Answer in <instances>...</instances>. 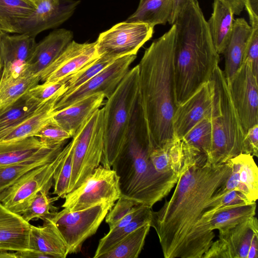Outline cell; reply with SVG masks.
Listing matches in <instances>:
<instances>
[{"instance_id":"6da1fadb","label":"cell","mask_w":258,"mask_h":258,"mask_svg":"<svg viewBox=\"0 0 258 258\" xmlns=\"http://www.w3.org/2000/svg\"><path fill=\"white\" fill-rule=\"evenodd\" d=\"M229 163H196L179 177L171 198L152 212L151 227L165 258H203L215 236L204 217L206 204L228 178Z\"/></svg>"},{"instance_id":"7a4b0ae2","label":"cell","mask_w":258,"mask_h":258,"mask_svg":"<svg viewBox=\"0 0 258 258\" xmlns=\"http://www.w3.org/2000/svg\"><path fill=\"white\" fill-rule=\"evenodd\" d=\"M175 24L148 47L139 66V104L148 145L160 147L174 138Z\"/></svg>"},{"instance_id":"3957f363","label":"cell","mask_w":258,"mask_h":258,"mask_svg":"<svg viewBox=\"0 0 258 258\" xmlns=\"http://www.w3.org/2000/svg\"><path fill=\"white\" fill-rule=\"evenodd\" d=\"M174 24L176 27L174 93L177 107L211 80L220 57L197 0L182 10Z\"/></svg>"},{"instance_id":"277c9868","label":"cell","mask_w":258,"mask_h":258,"mask_svg":"<svg viewBox=\"0 0 258 258\" xmlns=\"http://www.w3.org/2000/svg\"><path fill=\"white\" fill-rule=\"evenodd\" d=\"M138 125L132 131L111 168L119 177L121 195L152 208L174 186L155 169L149 156L146 135L138 133Z\"/></svg>"},{"instance_id":"5b68a950","label":"cell","mask_w":258,"mask_h":258,"mask_svg":"<svg viewBox=\"0 0 258 258\" xmlns=\"http://www.w3.org/2000/svg\"><path fill=\"white\" fill-rule=\"evenodd\" d=\"M104 147L101 165L111 168L141 116L139 104V66L129 70L102 107Z\"/></svg>"},{"instance_id":"8992f818","label":"cell","mask_w":258,"mask_h":258,"mask_svg":"<svg viewBox=\"0 0 258 258\" xmlns=\"http://www.w3.org/2000/svg\"><path fill=\"white\" fill-rule=\"evenodd\" d=\"M211 79L214 94L211 115L212 145L207 164L219 165L242 153L245 133L223 71L218 65Z\"/></svg>"},{"instance_id":"52a82bcc","label":"cell","mask_w":258,"mask_h":258,"mask_svg":"<svg viewBox=\"0 0 258 258\" xmlns=\"http://www.w3.org/2000/svg\"><path fill=\"white\" fill-rule=\"evenodd\" d=\"M72 140V171L68 194L79 186L101 164L104 147L102 108L85 121Z\"/></svg>"},{"instance_id":"ba28073f","label":"cell","mask_w":258,"mask_h":258,"mask_svg":"<svg viewBox=\"0 0 258 258\" xmlns=\"http://www.w3.org/2000/svg\"><path fill=\"white\" fill-rule=\"evenodd\" d=\"M114 204L102 202L74 211L63 208L48 218L64 239L69 254L81 251L85 241L96 233Z\"/></svg>"},{"instance_id":"9c48e42d","label":"cell","mask_w":258,"mask_h":258,"mask_svg":"<svg viewBox=\"0 0 258 258\" xmlns=\"http://www.w3.org/2000/svg\"><path fill=\"white\" fill-rule=\"evenodd\" d=\"M121 196L119 177L112 168L100 165L79 186L69 192L61 205L71 211L102 202L114 203Z\"/></svg>"},{"instance_id":"30bf717a","label":"cell","mask_w":258,"mask_h":258,"mask_svg":"<svg viewBox=\"0 0 258 258\" xmlns=\"http://www.w3.org/2000/svg\"><path fill=\"white\" fill-rule=\"evenodd\" d=\"M64 151L63 147L51 161L29 170L1 192L0 203L9 210L20 215L39 191L53 186V174Z\"/></svg>"},{"instance_id":"8fae6325","label":"cell","mask_w":258,"mask_h":258,"mask_svg":"<svg viewBox=\"0 0 258 258\" xmlns=\"http://www.w3.org/2000/svg\"><path fill=\"white\" fill-rule=\"evenodd\" d=\"M203 258H257L258 221L250 217L234 227L220 230Z\"/></svg>"},{"instance_id":"7c38bea8","label":"cell","mask_w":258,"mask_h":258,"mask_svg":"<svg viewBox=\"0 0 258 258\" xmlns=\"http://www.w3.org/2000/svg\"><path fill=\"white\" fill-rule=\"evenodd\" d=\"M154 27L142 22L124 21L101 33L95 41L98 55L117 58L137 55L154 33Z\"/></svg>"},{"instance_id":"4fadbf2b","label":"cell","mask_w":258,"mask_h":258,"mask_svg":"<svg viewBox=\"0 0 258 258\" xmlns=\"http://www.w3.org/2000/svg\"><path fill=\"white\" fill-rule=\"evenodd\" d=\"M136 57L137 55H127L117 58L79 88L68 95L61 96L54 111L66 108L81 99L98 93H103L105 98H108L128 72Z\"/></svg>"},{"instance_id":"5bb4252c","label":"cell","mask_w":258,"mask_h":258,"mask_svg":"<svg viewBox=\"0 0 258 258\" xmlns=\"http://www.w3.org/2000/svg\"><path fill=\"white\" fill-rule=\"evenodd\" d=\"M232 99L245 133L258 124V79L245 60L229 82Z\"/></svg>"},{"instance_id":"9a60e30c","label":"cell","mask_w":258,"mask_h":258,"mask_svg":"<svg viewBox=\"0 0 258 258\" xmlns=\"http://www.w3.org/2000/svg\"><path fill=\"white\" fill-rule=\"evenodd\" d=\"M214 94L211 79L177 106L172 121L174 138L181 140L199 122L211 116Z\"/></svg>"},{"instance_id":"2e32d148","label":"cell","mask_w":258,"mask_h":258,"mask_svg":"<svg viewBox=\"0 0 258 258\" xmlns=\"http://www.w3.org/2000/svg\"><path fill=\"white\" fill-rule=\"evenodd\" d=\"M96 42L80 43L72 40L40 75L43 83L57 82L99 57Z\"/></svg>"},{"instance_id":"e0dca14e","label":"cell","mask_w":258,"mask_h":258,"mask_svg":"<svg viewBox=\"0 0 258 258\" xmlns=\"http://www.w3.org/2000/svg\"><path fill=\"white\" fill-rule=\"evenodd\" d=\"M77 0H43L36 4L34 12L21 25L18 33L36 36L40 32L58 27L74 14Z\"/></svg>"},{"instance_id":"ac0fdd59","label":"cell","mask_w":258,"mask_h":258,"mask_svg":"<svg viewBox=\"0 0 258 258\" xmlns=\"http://www.w3.org/2000/svg\"><path fill=\"white\" fill-rule=\"evenodd\" d=\"M227 162L231 168L230 174L210 200H216L230 190H237L249 203L256 202L258 198V168L253 156L242 153Z\"/></svg>"},{"instance_id":"d6986e66","label":"cell","mask_w":258,"mask_h":258,"mask_svg":"<svg viewBox=\"0 0 258 258\" xmlns=\"http://www.w3.org/2000/svg\"><path fill=\"white\" fill-rule=\"evenodd\" d=\"M35 38L26 33H3L0 43L3 65L2 79L18 77L29 73L28 63L37 43Z\"/></svg>"},{"instance_id":"ffe728a7","label":"cell","mask_w":258,"mask_h":258,"mask_svg":"<svg viewBox=\"0 0 258 258\" xmlns=\"http://www.w3.org/2000/svg\"><path fill=\"white\" fill-rule=\"evenodd\" d=\"M72 31L66 29H57L37 43L28 63V72L40 77L47 68L73 40Z\"/></svg>"},{"instance_id":"44dd1931","label":"cell","mask_w":258,"mask_h":258,"mask_svg":"<svg viewBox=\"0 0 258 258\" xmlns=\"http://www.w3.org/2000/svg\"><path fill=\"white\" fill-rule=\"evenodd\" d=\"M30 225L21 215L9 210L0 203V250L29 249Z\"/></svg>"},{"instance_id":"7402d4cb","label":"cell","mask_w":258,"mask_h":258,"mask_svg":"<svg viewBox=\"0 0 258 258\" xmlns=\"http://www.w3.org/2000/svg\"><path fill=\"white\" fill-rule=\"evenodd\" d=\"M105 98L102 93L87 96L66 108L54 111L52 120L73 137L85 121L104 105Z\"/></svg>"},{"instance_id":"603a6c76","label":"cell","mask_w":258,"mask_h":258,"mask_svg":"<svg viewBox=\"0 0 258 258\" xmlns=\"http://www.w3.org/2000/svg\"><path fill=\"white\" fill-rule=\"evenodd\" d=\"M64 92V89L60 90L43 102L34 113L23 121L0 133V142L13 141L34 136L51 120L55 104Z\"/></svg>"},{"instance_id":"cb8c5ba5","label":"cell","mask_w":258,"mask_h":258,"mask_svg":"<svg viewBox=\"0 0 258 258\" xmlns=\"http://www.w3.org/2000/svg\"><path fill=\"white\" fill-rule=\"evenodd\" d=\"M41 226L30 225L29 249L49 255L51 258H65L69 254L67 245L55 224L43 220Z\"/></svg>"},{"instance_id":"d4e9b609","label":"cell","mask_w":258,"mask_h":258,"mask_svg":"<svg viewBox=\"0 0 258 258\" xmlns=\"http://www.w3.org/2000/svg\"><path fill=\"white\" fill-rule=\"evenodd\" d=\"M252 27L243 18L234 20L232 32L223 52L225 66L223 73L227 82L230 81L241 67L244 53Z\"/></svg>"},{"instance_id":"484cf974","label":"cell","mask_w":258,"mask_h":258,"mask_svg":"<svg viewBox=\"0 0 258 258\" xmlns=\"http://www.w3.org/2000/svg\"><path fill=\"white\" fill-rule=\"evenodd\" d=\"M56 146L47 145L35 136L0 142V166L26 161L47 152Z\"/></svg>"},{"instance_id":"4316f807","label":"cell","mask_w":258,"mask_h":258,"mask_svg":"<svg viewBox=\"0 0 258 258\" xmlns=\"http://www.w3.org/2000/svg\"><path fill=\"white\" fill-rule=\"evenodd\" d=\"M232 9L220 0H214L213 12L207 21L210 33L219 54H223L230 38L234 22Z\"/></svg>"},{"instance_id":"83f0119b","label":"cell","mask_w":258,"mask_h":258,"mask_svg":"<svg viewBox=\"0 0 258 258\" xmlns=\"http://www.w3.org/2000/svg\"><path fill=\"white\" fill-rule=\"evenodd\" d=\"M36 7L29 0H0V31L9 34L18 33L21 25Z\"/></svg>"},{"instance_id":"f1b7e54d","label":"cell","mask_w":258,"mask_h":258,"mask_svg":"<svg viewBox=\"0 0 258 258\" xmlns=\"http://www.w3.org/2000/svg\"><path fill=\"white\" fill-rule=\"evenodd\" d=\"M174 0H140L136 11L126 20L148 24L152 27L165 24L171 17Z\"/></svg>"},{"instance_id":"f546056e","label":"cell","mask_w":258,"mask_h":258,"mask_svg":"<svg viewBox=\"0 0 258 258\" xmlns=\"http://www.w3.org/2000/svg\"><path fill=\"white\" fill-rule=\"evenodd\" d=\"M63 148L57 145L50 151L26 161L0 166V193L29 170L53 160Z\"/></svg>"},{"instance_id":"4dcf8cb0","label":"cell","mask_w":258,"mask_h":258,"mask_svg":"<svg viewBox=\"0 0 258 258\" xmlns=\"http://www.w3.org/2000/svg\"><path fill=\"white\" fill-rule=\"evenodd\" d=\"M40 81V77L29 73L0 81V113L12 105Z\"/></svg>"},{"instance_id":"1f68e13d","label":"cell","mask_w":258,"mask_h":258,"mask_svg":"<svg viewBox=\"0 0 258 258\" xmlns=\"http://www.w3.org/2000/svg\"><path fill=\"white\" fill-rule=\"evenodd\" d=\"M212 137L211 116L196 124L181 139L182 148L193 155L206 156L209 155Z\"/></svg>"},{"instance_id":"d6a6232c","label":"cell","mask_w":258,"mask_h":258,"mask_svg":"<svg viewBox=\"0 0 258 258\" xmlns=\"http://www.w3.org/2000/svg\"><path fill=\"white\" fill-rule=\"evenodd\" d=\"M152 212V208L145 206L139 214L130 223L119 228L110 229L99 240L93 257L100 258L101 255L108 251L130 233L142 226L150 223Z\"/></svg>"},{"instance_id":"836d02e7","label":"cell","mask_w":258,"mask_h":258,"mask_svg":"<svg viewBox=\"0 0 258 258\" xmlns=\"http://www.w3.org/2000/svg\"><path fill=\"white\" fill-rule=\"evenodd\" d=\"M147 223L134 230L100 258H137L142 251L151 228Z\"/></svg>"},{"instance_id":"e575fe53","label":"cell","mask_w":258,"mask_h":258,"mask_svg":"<svg viewBox=\"0 0 258 258\" xmlns=\"http://www.w3.org/2000/svg\"><path fill=\"white\" fill-rule=\"evenodd\" d=\"M43 103L26 93L12 105L0 113V133L20 123L31 115Z\"/></svg>"},{"instance_id":"d590c367","label":"cell","mask_w":258,"mask_h":258,"mask_svg":"<svg viewBox=\"0 0 258 258\" xmlns=\"http://www.w3.org/2000/svg\"><path fill=\"white\" fill-rule=\"evenodd\" d=\"M256 207V202H253L218 211L210 220L211 229L220 231L232 228L246 219L254 216Z\"/></svg>"},{"instance_id":"8d00e7d4","label":"cell","mask_w":258,"mask_h":258,"mask_svg":"<svg viewBox=\"0 0 258 258\" xmlns=\"http://www.w3.org/2000/svg\"><path fill=\"white\" fill-rule=\"evenodd\" d=\"M117 57L102 55L89 62L77 72L63 80L65 92L62 95L73 92L112 63ZM61 95V96H62Z\"/></svg>"},{"instance_id":"74e56055","label":"cell","mask_w":258,"mask_h":258,"mask_svg":"<svg viewBox=\"0 0 258 258\" xmlns=\"http://www.w3.org/2000/svg\"><path fill=\"white\" fill-rule=\"evenodd\" d=\"M51 188L46 187L39 191L33 198L27 208L20 214L27 222L50 218L58 211V208L53 204L59 199L57 196L50 197L49 191Z\"/></svg>"},{"instance_id":"f35d334b","label":"cell","mask_w":258,"mask_h":258,"mask_svg":"<svg viewBox=\"0 0 258 258\" xmlns=\"http://www.w3.org/2000/svg\"><path fill=\"white\" fill-rule=\"evenodd\" d=\"M73 146V141L72 140L64 147V154L53 174L52 194L59 198L64 199L68 194L72 171Z\"/></svg>"},{"instance_id":"ab89813d","label":"cell","mask_w":258,"mask_h":258,"mask_svg":"<svg viewBox=\"0 0 258 258\" xmlns=\"http://www.w3.org/2000/svg\"><path fill=\"white\" fill-rule=\"evenodd\" d=\"M143 205L132 198L121 195L105 217L109 229H113L121 220Z\"/></svg>"},{"instance_id":"60d3db41","label":"cell","mask_w":258,"mask_h":258,"mask_svg":"<svg viewBox=\"0 0 258 258\" xmlns=\"http://www.w3.org/2000/svg\"><path fill=\"white\" fill-rule=\"evenodd\" d=\"M49 146L64 145L72 136L70 133L51 120L34 136Z\"/></svg>"},{"instance_id":"b9f144b4","label":"cell","mask_w":258,"mask_h":258,"mask_svg":"<svg viewBox=\"0 0 258 258\" xmlns=\"http://www.w3.org/2000/svg\"><path fill=\"white\" fill-rule=\"evenodd\" d=\"M65 89L63 80L57 82L43 83L31 88L28 94L40 103H43L62 89Z\"/></svg>"},{"instance_id":"7bdbcfd3","label":"cell","mask_w":258,"mask_h":258,"mask_svg":"<svg viewBox=\"0 0 258 258\" xmlns=\"http://www.w3.org/2000/svg\"><path fill=\"white\" fill-rule=\"evenodd\" d=\"M245 60L250 63L252 72L258 79V28H252L244 53L243 61Z\"/></svg>"},{"instance_id":"ee69618b","label":"cell","mask_w":258,"mask_h":258,"mask_svg":"<svg viewBox=\"0 0 258 258\" xmlns=\"http://www.w3.org/2000/svg\"><path fill=\"white\" fill-rule=\"evenodd\" d=\"M242 153L258 156V124L249 128L245 133Z\"/></svg>"},{"instance_id":"f6af8a7d","label":"cell","mask_w":258,"mask_h":258,"mask_svg":"<svg viewBox=\"0 0 258 258\" xmlns=\"http://www.w3.org/2000/svg\"><path fill=\"white\" fill-rule=\"evenodd\" d=\"M244 5L249 16L250 25L252 28H258V0H244Z\"/></svg>"},{"instance_id":"bcb514c9","label":"cell","mask_w":258,"mask_h":258,"mask_svg":"<svg viewBox=\"0 0 258 258\" xmlns=\"http://www.w3.org/2000/svg\"><path fill=\"white\" fill-rule=\"evenodd\" d=\"M193 1L174 0L173 10L168 23L172 25L182 10Z\"/></svg>"},{"instance_id":"7dc6e473","label":"cell","mask_w":258,"mask_h":258,"mask_svg":"<svg viewBox=\"0 0 258 258\" xmlns=\"http://www.w3.org/2000/svg\"><path fill=\"white\" fill-rule=\"evenodd\" d=\"M15 254L16 258H51L46 254L32 249L17 251Z\"/></svg>"},{"instance_id":"c3c4849f","label":"cell","mask_w":258,"mask_h":258,"mask_svg":"<svg viewBox=\"0 0 258 258\" xmlns=\"http://www.w3.org/2000/svg\"><path fill=\"white\" fill-rule=\"evenodd\" d=\"M227 4L232 10L234 15H239L244 8V0H220Z\"/></svg>"},{"instance_id":"681fc988","label":"cell","mask_w":258,"mask_h":258,"mask_svg":"<svg viewBox=\"0 0 258 258\" xmlns=\"http://www.w3.org/2000/svg\"><path fill=\"white\" fill-rule=\"evenodd\" d=\"M0 258H16L15 251L0 250Z\"/></svg>"},{"instance_id":"f907efd6","label":"cell","mask_w":258,"mask_h":258,"mask_svg":"<svg viewBox=\"0 0 258 258\" xmlns=\"http://www.w3.org/2000/svg\"><path fill=\"white\" fill-rule=\"evenodd\" d=\"M2 35L0 36V43H1V39ZM3 67L2 61L1 57V54H0V69Z\"/></svg>"},{"instance_id":"816d5d0a","label":"cell","mask_w":258,"mask_h":258,"mask_svg":"<svg viewBox=\"0 0 258 258\" xmlns=\"http://www.w3.org/2000/svg\"><path fill=\"white\" fill-rule=\"evenodd\" d=\"M31 2H32V3H33L34 4H37V3L41 1H43V0H29Z\"/></svg>"},{"instance_id":"f5cc1de1","label":"cell","mask_w":258,"mask_h":258,"mask_svg":"<svg viewBox=\"0 0 258 258\" xmlns=\"http://www.w3.org/2000/svg\"><path fill=\"white\" fill-rule=\"evenodd\" d=\"M3 69V67L0 69V81L1 80L2 76Z\"/></svg>"},{"instance_id":"db71d44e","label":"cell","mask_w":258,"mask_h":258,"mask_svg":"<svg viewBox=\"0 0 258 258\" xmlns=\"http://www.w3.org/2000/svg\"><path fill=\"white\" fill-rule=\"evenodd\" d=\"M3 33V32H1V31H0V36H1V35H2Z\"/></svg>"}]
</instances>
